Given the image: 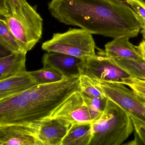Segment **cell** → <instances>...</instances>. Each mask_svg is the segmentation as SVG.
<instances>
[{"instance_id": "ffe728a7", "label": "cell", "mask_w": 145, "mask_h": 145, "mask_svg": "<svg viewBox=\"0 0 145 145\" xmlns=\"http://www.w3.org/2000/svg\"><path fill=\"white\" fill-rule=\"evenodd\" d=\"M79 80L81 93L91 97L101 99L107 98L91 78L85 74H82L80 76Z\"/></svg>"}, {"instance_id": "6da1fadb", "label": "cell", "mask_w": 145, "mask_h": 145, "mask_svg": "<svg viewBox=\"0 0 145 145\" xmlns=\"http://www.w3.org/2000/svg\"><path fill=\"white\" fill-rule=\"evenodd\" d=\"M48 10L59 22L92 35L130 39L140 31V23L125 1L50 0Z\"/></svg>"}, {"instance_id": "d6986e66", "label": "cell", "mask_w": 145, "mask_h": 145, "mask_svg": "<svg viewBox=\"0 0 145 145\" xmlns=\"http://www.w3.org/2000/svg\"><path fill=\"white\" fill-rule=\"evenodd\" d=\"M81 94L85 102L89 108L93 123L97 120L102 114L108 98L101 99L98 97H91L82 93Z\"/></svg>"}, {"instance_id": "484cf974", "label": "cell", "mask_w": 145, "mask_h": 145, "mask_svg": "<svg viewBox=\"0 0 145 145\" xmlns=\"http://www.w3.org/2000/svg\"><path fill=\"white\" fill-rule=\"evenodd\" d=\"M140 31L141 33L142 34L144 40L145 41V28L142 29L141 30H140Z\"/></svg>"}, {"instance_id": "d4e9b609", "label": "cell", "mask_w": 145, "mask_h": 145, "mask_svg": "<svg viewBox=\"0 0 145 145\" xmlns=\"http://www.w3.org/2000/svg\"><path fill=\"white\" fill-rule=\"evenodd\" d=\"M138 49L142 55L143 59L145 61V41L143 40L138 46Z\"/></svg>"}, {"instance_id": "5b68a950", "label": "cell", "mask_w": 145, "mask_h": 145, "mask_svg": "<svg viewBox=\"0 0 145 145\" xmlns=\"http://www.w3.org/2000/svg\"><path fill=\"white\" fill-rule=\"evenodd\" d=\"M47 52L63 53L86 59L96 55L95 43L92 34L81 28H70L63 33H56L42 44Z\"/></svg>"}, {"instance_id": "52a82bcc", "label": "cell", "mask_w": 145, "mask_h": 145, "mask_svg": "<svg viewBox=\"0 0 145 145\" xmlns=\"http://www.w3.org/2000/svg\"><path fill=\"white\" fill-rule=\"evenodd\" d=\"M83 74L93 79L104 81H121L123 79L131 77L101 50L95 56L86 58Z\"/></svg>"}, {"instance_id": "7c38bea8", "label": "cell", "mask_w": 145, "mask_h": 145, "mask_svg": "<svg viewBox=\"0 0 145 145\" xmlns=\"http://www.w3.org/2000/svg\"><path fill=\"white\" fill-rule=\"evenodd\" d=\"M130 38L121 37L114 39L105 45L103 54L109 58H124L134 60H142V55L138 46L129 41Z\"/></svg>"}, {"instance_id": "cb8c5ba5", "label": "cell", "mask_w": 145, "mask_h": 145, "mask_svg": "<svg viewBox=\"0 0 145 145\" xmlns=\"http://www.w3.org/2000/svg\"><path fill=\"white\" fill-rule=\"evenodd\" d=\"M135 131V138L126 145H145V126L139 123L135 118H131Z\"/></svg>"}, {"instance_id": "ba28073f", "label": "cell", "mask_w": 145, "mask_h": 145, "mask_svg": "<svg viewBox=\"0 0 145 145\" xmlns=\"http://www.w3.org/2000/svg\"><path fill=\"white\" fill-rule=\"evenodd\" d=\"M72 123L61 117L50 118L33 128L43 145H61Z\"/></svg>"}, {"instance_id": "5bb4252c", "label": "cell", "mask_w": 145, "mask_h": 145, "mask_svg": "<svg viewBox=\"0 0 145 145\" xmlns=\"http://www.w3.org/2000/svg\"><path fill=\"white\" fill-rule=\"evenodd\" d=\"M27 53L14 52L0 58V80L17 75L26 71Z\"/></svg>"}, {"instance_id": "9c48e42d", "label": "cell", "mask_w": 145, "mask_h": 145, "mask_svg": "<svg viewBox=\"0 0 145 145\" xmlns=\"http://www.w3.org/2000/svg\"><path fill=\"white\" fill-rule=\"evenodd\" d=\"M61 117L72 123H92L89 108L83 98L80 91L71 95L56 111L51 118Z\"/></svg>"}, {"instance_id": "7a4b0ae2", "label": "cell", "mask_w": 145, "mask_h": 145, "mask_svg": "<svg viewBox=\"0 0 145 145\" xmlns=\"http://www.w3.org/2000/svg\"><path fill=\"white\" fill-rule=\"evenodd\" d=\"M79 77L38 85L1 100L0 125L18 124L30 128L53 116L74 93L80 91Z\"/></svg>"}, {"instance_id": "30bf717a", "label": "cell", "mask_w": 145, "mask_h": 145, "mask_svg": "<svg viewBox=\"0 0 145 145\" xmlns=\"http://www.w3.org/2000/svg\"><path fill=\"white\" fill-rule=\"evenodd\" d=\"M84 58L63 53L47 52L42 58L44 67H51L57 69L67 77H80L84 67Z\"/></svg>"}, {"instance_id": "8fae6325", "label": "cell", "mask_w": 145, "mask_h": 145, "mask_svg": "<svg viewBox=\"0 0 145 145\" xmlns=\"http://www.w3.org/2000/svg\"><path fill=\"white\" fill-rule=\"evenodd\" d=\"M0 145H43L33 129L22 125H0Z\"/></svg>"}, {"instance_id": "7402d4cb", "label": "cell", "mask_w": 145, "mask_h": 145, "mask_svg": "<svg viewBox=\"0 0 145 145\" xmlns=\"http://www.w3.org/2000/svg\"><path fill=\"white\" fill-rule=\"evenodd\" d=\"M140 23L141 29L145 28V0H125Z\"/></svg>"}, {"instance_id": "ac0fdd59", "label": "cell", "mask_w": 145, "mask_h": 145, "mask_svg": "<svg viewBox=\"0 0 145 145\" xmlns=\"http://www.w3.org/2000/svg\"><path fill=\"white\" fill-rule=\"evenodd\" d=\"M0 45L1 48L10 53L22 51L16 38L2 18L0 19Z\"/></svg>"}, {"instance_id": "4316f807", "label": "cell", "mask_w": 145, "mask_h": 145, "mask_svg": "<svg viewBox=\"0 0 145 145\" xmlns=\"http://www.w3.org/2000/svg\"><path fill=\"white\" fill-rule=\"evenodd\" d=\"M144 106H145V103H144Z\"/></svg>"}, {"instance_id": "4fadbf2b", "label": "cell", "mask_w": 145, "mask_h": 145, "mask_svg": "<svg viewBox=\"0 0 145 145\" xmlns=\"http://www.w3.org/2000/svg\"><path fill=\"white\" fill-rule=\"evenodd\" d=\"M37 86L27 71L0 80V100L22 93Z\"/></svg>"}, {"instance_id": "e0dca14e", "label": "cell", "mask_w": 145, "mask_h": 145, "mask_svg": "<svg viewBox=\"0 0 145 145\" xmlns=\"http://www.w3.org/2000/svg\"><path fill=\"white\" fill-rule=\"evenodd\" d=\"M29 73L38 85L59 82L67 77L51 67H44L41 69L30 71Z\"/></svg>"}, {"instance_id": "2e32d148", "label": "cell", "mask_w": 145, "mask_h": 145, "mask_svg": "<svg viewBox=\"0 0 145 145\" xmlns=\"http://www.w3.org/2000/svg\"><path fill=\"white\" fill-rule=\"evenodd\" d=\"M117 66L130 74L131 78L145 80V61L124 58H110Z\"/></svg>"}, {"instance_id": "277c9868", "label": "cell", "mask_w": 145, "mask_h": 145, "mask_svg": "<svg viewBox=\"0 0 145 145\" xmlns=\"http://www.w3.org/2000/svg\"><path fill=\"white\" fill-rule=\"evenodd\" d=\"M1 18L5 20L25 53L31 50L42 38L43 19L35 7L28 2L8 16Z\"/></svg>"}, {"instance_id": "8992f818", "label": "cell", "mask_w": 145, "mask_h": 145, "mask_svg": "<svg viewBox=\"0 0 145 145\" xmlns=\"http://www.w3.org/2000/svg\"><path fill=\"white\" fill-rule=\"evenodd\" d=\"M93 80L106 97L118 105L130 118L145 125V101L138 95L120 81Z\"/></svg>"}, {"instance_id": "603a6c76", "label": "cell", "mask_w": 145, "mask_h": 145, "mask_svg": "<svg viewBox=\"0 0 145 145\" xmlns=\"http://www.w3.org/2000/svg\"><path fill=\"white\" fill-rule=\"evenodd\" d=\"M120 82L130 87L134 92L145 101V80L131 77L123 79Z\"/></svg>"}, {"instance_id": "44dd1931", "label": "cell", "mask_w": 145, "mask_h": 145, "mask_svg": "<svg viewBox=\"0 0 145 145\" xmlns=\"http://www.w3.org/2000/svg\"><path fill=\"white\" fill-rule=\"evenodd\" d=\"M27 2V0H0L1 17L8 16Z\"/></svg>"}, {"instance_id": "9a60e30c", "label": "cell", "mask_w": 145, "mask_h": 145, "mask_svg": "<svg viewBox=\"0 0 145 145\" xmlns=\"http://www.w3.org/2000/svg\"><path fill=\"white\" fill-rule=\"evenodd\" d=\"M91 137V123H73L61 145H89Z\"/></svg>"}, {"instance_id": "3957f363", "label": "cell", "mask_w": 145, "mask_h": 145, "mask_svg": "<svg viewBox=\"0 0 145 145\" xmlns=\"http://www.w3.org/2000/svg\"><path fill=\"white\" fill-rule=\"evenodd\" d=\"M134 131L130 117L108 98L101 116L91 123L92 137L89 145H120Z\"/></svg>"}]
</instances>
